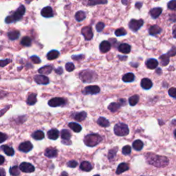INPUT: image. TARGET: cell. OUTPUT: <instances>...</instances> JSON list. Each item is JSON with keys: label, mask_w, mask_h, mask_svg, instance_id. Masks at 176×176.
<instances>
[{"label": "cell", "mask_w": 176, "mask_h": 176, "mask_svg": "<svg viewBox=\"0 0 176 176\" xmlns=\"http://www.w3.org/2000/svg\"><path fill=\"white\" fill-rule=\"evenodd\" d=\"M131 149L129 145L124 146V147L122 148V153H123L124 155H129V154L131 153Z\"/></svg>", "instance_id": "46"}, {"label": "cell", "mask_w": 176, "mask_h": 176, "mask_svg": "<svg viewBox=\"0 0 176 176\" xmlns=\"http://www.w3.org/2000/svg\"><path fill=\"white\" fill-rule=\"evenodd\" d=\"M55 71H56V72L59 74H62V73H63V69L61 68H59L58 69H57V70Z\"/></svg>", "instance_id": "58"}, {"label": "cell", "mask_w": 176, "mask_h": 176, "mask_svg": "<svg viewBox=\"0 0 176 176\" xmlns=\"http://www.w3.org/2000/svg\"><path fill=\"white\" fill-rule=\"evenodd\" d=\"M118 50L122 54H129L131 52V46L127 43H121L118 46Z\"/></svg>", "instance_id": "17"}, {"label": "cell", "mask_w": 176, "mask_h": 176, "mask_svg": "<svg viewBox=\"0 0 176 176\" xmlns=\"http://www.w3.org/2000/svg\"><path fill=\"white\" fill-rule=\"evenodd\" d=\"M30 59H31V61H33V63H35V64H39V63H41L40 59H39V57H37V56H33V57H30Z\"/></svg>", "instance_id": "52"}, {"label": "cell", "mask_w": 176, "mask_h": 176, "mask_svg": "<svg viewBox=\"0 0 176 176\" xmlns=\"http://www.w3.org/2000/svg\"><path fill=\"white\" fill-rule=\"evenodd\" d=\"M162 12H163V8L160 7L153 8L150 11V15L151 16L152 18L157 19L160 15H161Z\"/></svg>", "instance_id": "19"}, {"label": "cell", "mask_w": 176, "mask_h": 176, "mask_svg": "<svg viewBox=\"0 0 176 176\" xmlns=\"http://www.w3.org/2000/svg\"><path fill=\"white\" fill-rule=\"evenodd\" d=\"M87 117V114L86 112H81L79 113H76L74 115H73V118L74 120H77V121H83Z\"/></svg>", "instance_id": "26"}, {"label": "cell", "mask_w": 176, "mask_h": 176, "mask_svg": "<svg viewBox=\"0 0 176 176\" xmlns=\"http://www.w3.org/2000/svg\"><path fill=\"white\" fill-rule=\"evenodd\" d=\"M102 140L101 136L96 134H91L87 135L84 138V143L87 146L93 147L96 146Z\"/></svg>", "instance_id": "3"}, {"label": "cell", "mask_w": 176, "mask_h": 176, "mask_svg": "<svg viewBox=\"0 0 176 176\" xmlns=\"http://www.w3.org/2000/svg\"><path fill=\"white\" fill-rule=\"evenodd\" d=\"M7 96V93L4 92V91L2 90H0V99H1V98L6 97V96Z\"/></svg>", "instance_id": "55"}, {"label": "cell", "mask_w": 176, "mask_h": 176, "mask_svg": "<svg viewBox=\"0 0 176 176\" xmlns=\"http://www.w3.org/2000/svg\"><path fill=\"white\" fill-rule=\"evenodd\" d=\"M33 148V145H32L31 142L29 141L23 142L22 143H21L19 146V151L24 152V153H28V152L31 151Z\"/></svg>", "instance_id": "11"}, {"label": "cell", "mask_w": 176, "mask_h": 176, "mask_svg": "<svg viewBox=\"0 0 176 176\" xmlns=\"http://www.w3.org/2000/svg\"><path fill=\"white\" fill-rule=\"evenodd\" d=\"M80 169L82 170V171H90L91 170L93 169L92 165H91L90 163L87 161H84L80 165Z\"/></svg>", "instance_id": "27"}, {"label": "cell", "mask_w": 176, "mask_h": 176, "mask_svg": "<svg viewBox=\"0 0 176 176\" xmlns=\"http://www.w3.org/2000/svg\"><path fill=\"white\" fill-rule=\"evenodd\" d=\"M58 154V151L57 149L52 147H49L45 149V156L49 158H53L57 156Z\"/></svg>", "instance_id": "15"}, {"label": "cell", "mask_w": 176, "mask_h": 176, "mask_svg": "<svg viewBox=\"0 0 176 176\" xmlns=\"http://www.w3.org/2000/svg\"><path fill=\"white\" fill-rule=\"evenodd\" d=\"M100 89L97 86H90L86 87L83 90V92L85 94H98L100 92Z\"/></svg>", "instance_id": "10"}, {"label": "cell", "mask_w": 176, "mask_h": 176, "mask_svg": "<svg viewBox=\"0 0 176 176\" xmlns=\"http://www.w3.org/2000/svg\"><path fill=\"white\" fill-rule=\"evenodd\" d=\"M86 18V13L84 11H78L75 15V19L77 21H82Z\"/></svg>", "instance_id": "35"}, {"label": "cell", "mask_w": 176, "mask_h": 176, "mask_svg": "<svg viewBox=\"0 0 176 176\" xmlns=\"http://www.w3.org/2000/svg\"><path fill=\"white\" fill-rule=\"evenodd\" d=\"M96 77H97V76H96V73L92 70H83L79 73V78L84 83L94 81L96 79Z\"/></svg>", "instance_id": "4"}, {"label": "cell", "mask_w": 176, "mask_h": 176, "mask_svg": "<svg viewBox=\"0 0 176 176\" xmlns=\"http://www.w3.org/2000/svg\"><path fill=\"white\" fill-rule=\"evenodd\" d=\"M52 67L51 66H45L39 69L38 72L42 74H49L52 72Z\"/></svg>", "instance_id": "31"}, {"label": "cell", "mask_w": 176, "mask_h": 176, "mask_svg": "<svg viewBox=\"0 0 176 176\" xmlns=\"http://www.w3.org/2000/svg\"><path fill=\"white\" fill-rule=\"evenodd\" d=\"M34 79L35 81L39 85H47L50 82L49 78L44 75H36Z\"/></svg>", "instance_id": "13"}, {"label": "cell", "mask_w": 176, "mask_h": 176, "mask_svg": "<svg viewBox=\"0 0 176 176\" xmlns=\"http://www.w3.org/2000/svg\"><path fill=\"white\" fill-rule=\"evenodd\" d=\"M146 66L150 70H153V69L156 68L158 66V62L156 59H150L149 60L147 61L146 62Z\"/></svg>", "instance_id": "21"}, {"label": "cell", "mask_w": 176, "mask_h": 176, "mask_svg": "<svg viewBox=\"0 0 176 176\" xmlns=\"http://www.w3.org/2000/svg\"><path fill=\"white\" fill-rule=\"evenodd\" d=\"M107 3V0H83V4L89 6L98 4H105Z\"/></svg>", "instance_id": "12"}, {"label": "cell", "mask_w": 176, "mask_h": 176, "mask_svg": "<svg viewBox=\"0 0 176 176\" xmlns=\"http://www.w3.org/2000/svg\"><path fill=\"white\" fill-rule=\"evenodd\" d=\"M141 87L145 90H149L150 88H151V87L153 86V83L150 79L145 78L142 79L141 83H140Z\"/></svg>", "instance_id": "18"}, {"label": "cell", "mask_w": 176, "mask_h": 176, "mask_svg": "<svg viewBox=\"0 0 176 176\" xmlns=\"http://www.w3.org/2000/svg\"><path fill=\"white\" fill-rule=\"evenodd\" d=\"M19 169L24 173H33L35 171L34 166L28 163H22L19 165Z\"/></svg>", "instance_id": "9"}, {"label": "cell", "mask_w": 176, "mask_h": 176, "mask_svg": "<svg viewBox=\"0 0 176 176\" xmlns=\"http://www.w3.org/2000/svg\"><path fill=\"white\" fill-rule=\"evenodd\" d=\"M4 162H5V158H4V156H2L0 155V165H3V164L4 163Z\"/></svg>", "instance_id": "56"}, {"label": "cell", "mask_w": 176, "mask_h": 176, "mask_svg": "<svg viewBox=\"0 0 176 176\" xmlns=\"http://www.w3.org/2000/svg\"><path fill=\"white\" fill-rule=\"evenodd\" d=\"M129 165H128L127 164L122 163L118 165L117 170H116V173H117L118 175H119V174L124 173V172H125L126 171H127V170H129Z\"/></svg>", "instance_id": "24"}, {"label": "cell", "mask_w": 176, "mask_h": 176, "mask_svg": "<svg viewBox=\"0 0 176 176\" xmlns=\"http://www.w3.org/2000/svg\"><path fill=\"white\" fill-rule=\"evenodd\" d=\"M61 138L63 140V143L66 144V141H70V139L71 138V133L67 129H63L62 131H61Z\"/></svg>", "instance_id": "20"}, {"label": "cell", "mask_w": 176, "mask_h": 176, "mask_svg": "<svg viewBox=\"0 0 176 176\" xmlns=\"http://www.w3.org/2000/svg\"><path fill=\"white\" fill-rule=\"evenodd\" d=\"M19 36H20V33H19V31L18 30H13L9 32V33H8V37L10 40L12 41L17 39L19 37Z\"/></svg>", "instance_id": "30"}, {"label": "cell", "mask_w": 176, "mask_h": 176, "mask_svg": "<svg viewBox=\"0 0 176 176\" xmlns=\"http://www.w3.org/2000/svg\"><path fill=\"white\" fill-rule=\"evenodd\" d=\"M7 139H8V136L6 134L0 132V143H3V142H5Z\"/></svg>", "instance_id": "51"}, {"label": "cell", "mask_w": 176, "mask_h": 176, "mask_svg": "<svg viewBox=\"0 0 176 176\" xmlns=\"http://www.w3.org/2000/svg\"><path fill=\"white\" fill-rule=\"evenodd\" d=\"M41 14L43 17H45V18H50V17H52L54 16L52 8L50 6H46L43 8L41 10Z\"/></svg>", "instance_id": "14"}, {"label": "cell", "mask_w": 176, "mask_h": 176, "mask_svg": "<svg viewBox=\"0 0 176 176\" xmlns=\"http://www.w3.org/2000/svg\"><path fill=\"white\" fill-rule=\"evenodd\" d=\"M75 67L72 63H68L66 65V69L68 72H72L74 70Z\"/></svg>", "instance_id": "47"}, {"label": "cell", "mask_w": 176, "mask_h": 176, "mask_svg": "<svg viewBox=\"0 0 176 176\" xmlns=\"http://www.w3.org/2000/svg\"><path fill=\"white\" fill-rule=\"evenodd\" d=\"M66 100L63 98H53L48 101V105L52 107H56L66 104Z\"/></svg>", "instance_id": "7"}, {"label": "cell", "mask_w": 176, "mask_h": 176, "mask_svg": "<svg viewBox=\"0 0 176 176\" xmlns=\"http://www.w3.org/2000/svg\"><path fill=\"white\" fill-rule=\"evenodd\" d=\"M0 175H6V172L2 169H0Z\"/></svg>", "instance_id": "60"}, {"label": "cell", "mask_w": 176, "mask_h": 176, "mask_svg": "<svg viewBox=\"0 0 176 176\" xmlns=\"http://www.w3.org/2000/svg\"><path fill=\"white\" fill-rule=\"evenodd\" d=\"M135 79V76L133 73H127L122 76V81L126 83H130L134 81Z\"/></svg>", "instance_id": "33"}, {"label": "cell", "mask_w": 176, "mask_h": 176, "mask_svg": "<svg viewBox=\"0 0 176 176\" xmlns=\"http://www.w3.org/2000/svg\"><path fill=\"white\" fill-rule=\"evenodd\" d=\"M25 13V8L23 5H21L17 11L12 15H9L6 18L5 22L6 23H11L15 21H19L22 19L23 16Z\"/></svg>", "instance_id": "2"}, {"label": "cell", "mask_w": 176, "mask_h": 176, "mask_svg": "<svg viewBox=\"0 0 176 176\" xmlns=\"http://www.w3.org/2000/svg\"><path fill=\"white\" fill-rule=\"evenodd\" d=\"M114 133L116 136H124L128 135L129 134V128H128V126L126 124L124 123H121V122H119V123L116 124L115 127H114Z\"/></svg>", "instance_id": "5"}, {"label": "cell", "mask_w": 176, "mask_h": 176, "mask_svg": "<svg viewBox=\"0 0 176 176\" xmlns=\"http://www.w3.org/2000/svg\"><path fill=\"white\" fill-rule=\"evenodd\" d=\"M59 136V131L57 129H52L47 132V137L51 140H57Z\"/></svg>", "instance_id": "23"}, {"label": "cell", "mask_w": 176, "mask_h": 176, "mask_svg": "<svg viewBox=\"0 0 176 176\" xmlns=\"http://www.w3.org/2000/svg\"><path fill=\"white\" fill-rule=\"evenodd\" d=\"M59 56V52L57 50H54L47 53V59L50 61L54 60V59H56L58 58Z\"/></svg>", "instance_id": "34"}, {"label": "cell", "mask_w": 176, "mask_h": 176, "mask_svg": "<svg viewBox=\"0 0 176 176\" xmlns=\"http://www.w3.org/2000/svg\"><path fill=\"white\" fill-rule=\"evenodd\" d=\"M37 101V94L31 93V94L28 96V99H27L28 105H33L36 103Z\"/></svg>", "instance_id": "28"}, {"label": "cell", "mask_w": 176, "mask_h": 176, "mask_svg": "<svg viewBox=\"0 0 176 176\" xmlns=\"http://www.w3.org/2000/svg\"><path fill=\"white\" fill-rule=\"evenodd\" d=\"M144 24L142 19H131L129 23V28L133 32H137Z\"/></svg>", "instance_id": "6"}, {"label": "cell", "mask_w": 176, "mask_h": 176, "mask_svg": "<svg viewBox=\"0 0 176 176\" xmlns=\"http://www.w3.org/2000/svg\"><path fill=\"white\" fill-rule=\"evenodd\" d=\"M169 94L173 98H176V90L175 88H171L169 90Z\"/></svg>", "instance_id": "50"}, {"label": "cell", "mask_w": 176, "mask_h": 176, "mask_svg": "<svg viewBox=\"0 0 176 176\" xmlns=\"http://www.w3.org/2000/svg\"><path fill=\"white\" fill-rule=\"evenodd\" d=\"M105 28V23L102 22L98 23L96 25V29L98 32H101Z\"/></svg>", "instance_id": "48"}, {"label": "cell", "mask_w": 176, "mask_h": 176, "mask_svg": "<svg viewBox=\"0 0 176 176\" xmlns=\"http://www.w3.org/2000/svg\"><path fill=\"white\" fill-rule=\"evenodd\" d=\"M32 136H33V138H34L35 140H41L44 138L45 135H44V133H43L42 131H36L33 134Z\"/></svg>", "instance_id": "37"}, {"label": "cell", "mask_w": 176, "mask_h": 176, "mask_svg": "<svg viewBox=\"0 0 176 176\" xmlns=\"http://www.w3.org/2000/svg\"><path fill=\"white\" fill-rule=\"evenodd\" d=\"M122 3L124 5H127V0H122Z\"/></svg>", "instance_id": "62"}, {"label": "cell", "mask_w": 176, "mask_h": 176, "mask_svg": "<svg viewBox=\"0 0 176 176\" xmlns=\"http://www.w3.org/2000/svg\"><path fill=\"white\" fill-rule=\"evenodd\" d=\"M0 149L2 150V151L8 156H13L14 154H15V151H14V149H13V148L11 147H8V146H7V145L1 146Z\"/></svg>", "instance_id": "25"}, {"label": "cell", "mask_w": 176, "mask_h": 176, "mask_svg": "<svg viewBox=\"0 0 176 176\" xmlns=\"http://www.w3.org/2000/svg\"><path fill=\"white\" fill-rule=\"evenodd\" d=\"M111 49V43L108 41H103L100 44V50L102 53H106Z\"/></svg>", "instance_id": "16"}, {"label": "cell", "mask_w": 176, "mask_h": 176, "mask_svg": "<svg viewBox=\"0 0 176 176\" xmlns=\"http://www.w3.org/2000/svg\"><path fill=\"white\" fill-rule=\"evenodd\" d=\"M168 8L172 11H175L176 8V0H171L167 4Z\"/></svg>", "instance_id": "45"}, {"label": "cell", "mask_w": 176, "mask_h": 176, "mask_svg": "<svg viewBox=\"0 0 176 176\" xmlns=\"http://www.w3.org/2000/svg\"><path fill=\"white\" fill-rule=\"evenodd\" d=\"M97 123L100 126L102 127H107L110 125V122L108 121V120H107L105 118L103 117H100L98 118Z\"/></svg>", "instance_id": "36"}, {"label": "cell", "mask_w": 176, "mask_h": 176, "mask_svg": "<svg viewBox=\"0 0 176 176\" xmlns=\"http://www.w3.org/2000/svg\"><path fill=\"white\" fill-rule=\"evenodd\" d=\"M168 55L169 56H171V57H173L175 56V47H173V49L172 50H171V51H169V52H168Z\"/></svg>", "instance_id": "54"}, {"label": "cell", "mask_w": 176, "mask_h": 176, "mask_svg": "<svg viewBox=\"0 0 176 176\" xmlns=\"http://www.w3.org/2000/svg\"><path fill=\"white\" fill-rule=\"evenodd\" d=\"M81 33L84 36L86 40H91L93 38V36H94L92 29L90 26H86L83 28L81 30Z\"/></svg>", "instance_id": "8"}, {"label": "cell", "mask_w": 176, "mask_h": 176, "mask_svg": "<svg viewBox=\"0 0 176 176\" xmlns=\"http://www.w3.org/2000/svg\"><path fill=\"white\" fill-rule=\"evenodd\" d=\"M173 37H174V38H175V25H174V26H173Z\"/></svg>", "instance_id": "61"}, {"label": "cell", "mask_w": 176, "mask_h": 176, "mask_svg": "<svg viewBox=\"0 0 176 176\" xmlns=\"http://www.w3.org/2000/svg\"><path fill=\"white\" fill-rule=\"evenodd\" d=\"M21 43L24 46H30L32 43V40L29 37H24L21 39Z\"/></svg>", "instance_id": "43"}, {"label": "cell", "mask_w": 176, "mask_h": 176, "mask_svg": "<svg viewBox=\"0 0 176 176\" xmlns=\"http://www.w3.org/2000/svg\"><path fill=\"white\" fill-rule=\"evenodd\" d=\"M132 147L136 151H140L144 147V144L140 140H136L133 142Z\"/></svg>", "instance_id": "32"}, {"label": "cell", "mask_w": 176, "mask_h": 176, "mask_svg": "<svg viewBox=\"0 0 176 176\" xmlns=\"http://www.w3.org/2000/svg\"><path fill=\"white\" fill-rule=\"evenodd\" d=\"M138 100H139V96L138 95H134L129 98V102L131 106H135L138 103Z\"/></svg>", "instance_id": "40"}, {"label": "cell", "mask_w": 176, "mask_h": 176, "mask_svg": "<svg viewBox=\"0 0 176 176\" xmlns=\"http://www.w3.org/2000/svg\"><path fill=\"white\" fill-rule=\"evenodd\" d=\"M120 107V105L118 103H116V102H112V103L108 106V110H110L112 112H116V111L119 110Z\"/></svg>", "instance_id": "39"}, {"label": "cell", "mask_w": 176, "mask_h": 176, "mask_svg": "<svg viewBox=\"0 0 176 176\" xmlns=\"http://www.w3.org/2000/svg\"><path fill=\"white\" fill-rule=\"evenodd\" d=\"M135 6H136V8L140 9V8H141V7L142 6V3H141V2H137V3L136 4Z\"/></svg>", "instance_id": "57"}, {"label": "cell", "mask_w": 176, "mask_h": 176, "mask_svg": "<svg viewBox=\"0 0 176 176\" xmlns=\"http://www.w3.org/2000/svg\"><path fill=\"white\" fill-rule=\"evenodd\" d=\"M115 35L117 37L124 36V35H127V31L123 28H118L117 30H116Z\"/></svg>", "instance_id": "44"}, {"label": "cell", "mask_w": 176, "mask_h": 176, "mask_svg": "<svg viewBox=\"0 0 176 176\" xmlns=\"http://www.w3.org/2000/svg\"><path fill=\"white\" fill-rule=\"evenodd\" d=\"M149 31L150 35L154 36V35H157L158 34H160V33L162 32V28L157 25H151V26L149 28Z\"/></svg>", "instance_id": "22"}, {"label": "cell", "mask_w": 176, "mask_h": 176, "mask_svg": "<svg viewBox=\"0 0 176 176\" xmlns=\"http://www.w3.org/2000/svg\"><path fill=\"white\" fill-rule=\"evenodd\" d=\"M119 104L120 106L121 105H125V100H124V99H120V100H119Z\"/></svg>", "instance_id": "59"}, {"label": "cell", "mask_w": 176, "mask_h": 176, "mask_svg": "<svg viewBox=\"0 0 176 176\" xmlns=\"http://www.w3.org/2000/svg\"><path fill=\"white\" fill-rule=\"evenodd\" d=\"M117 151H118L117 147L114 148V149L110 150V151H109V153H108V159L110 160H112L115 158Z\"/></svg>", "instance_id": "42"}, {"label": "cell", "mask_w": 176, "mask_h": 176, "mask_svg": "<svg viewBox=\"0 0 176 176\" xmlns=\"http://www.w3.org/2000/svg\"><path fill=\"white\" fill-rule=\"evenodd\" d=\"M11 62V59H5V60H0V67L3 68V67H5L7 64H8Z\"/></svg>", "instance_id": "49"}, {"label": "cell", "mask_w": 176, "mask_h": 176, "mask_svg": "<svg viewBox=\"0 0 176 176\" xmlns=\"http://www.w3.org/2000/svg\"><path fill=\"white\" fill-rule=\"evenodd\" d=\"M160 59L161 64L163 66H166L169 64V56L168 54H163L160 57Z\"/></svg>", "instance_id": "38"}, {"label": "cell", "mask_w": 176, "mask_h": 176, "mask_svg": "<svg viewBox=\"0 0 176 176\" xmlns=\"http://www.w3.org/2000/svg\"><path fill=\"white\" fill-rule=\"evenodd\" d=\"M10 174L11 175L17 176L19 175L20 174V171H19V169L17 166H14L10 168Z\"/></svg>", "instance_id": "41"}, {"label": "cell", "mask_w": 176, "mask_h": 176, "mask_svg": "<svg viewBox=\"0 0 176 176\" xmlns=\"http://www.w3.org/2000/svg\"><path fill=\"white\" fill-rule=\"evenodd\" d=\"M70 128L76 133H78L82 130V127L76 122H70L68 124Z\"/></svg>", "instance_id": "29"}, {"label": "cell", "mask_w": 176, "mask_h": 176, "mask_svg": "<svg viewBox=\"0 0 176 176\" xmlns=\"http://www.w3.org/2000/svg\"><path fill=\"white\" fill-rule=\"evenodd\" d=\"M77 165H78V163H77L76 161H74V160L70 161L68 163V167H70V168H75Z\"/></svg>", "instance_id": "53"}, {"label": "cell", "mask_w": 176, "mask_h": 176, "mask_svg": "<svg viewBox=\"0 0 176 176\" xmlns=\"http://www.w3.org/2000/svg\"><path fill=\"white\" fill-rule=\"evenodd\" d=\"M146 160L149 165L155 166L156 167H165L169 164V160L167 157L158 156L156 154L148 153L145 155Z\"/></svg>", "instance_id": "1"}]
</instances>
